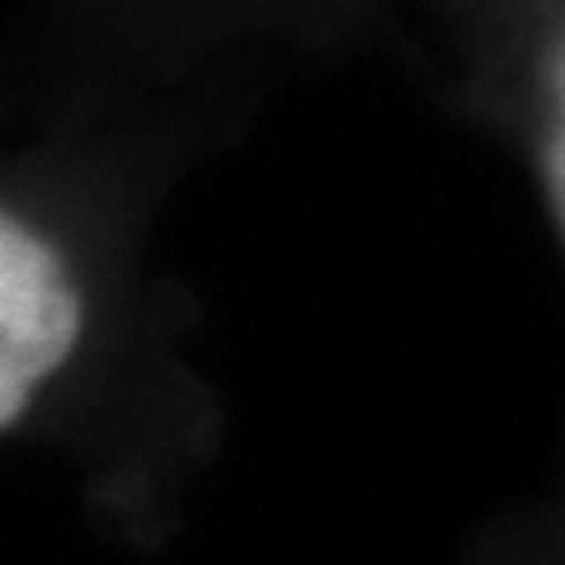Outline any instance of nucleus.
I'll return each instance as SVG.
<instances>
[{"mask_svg":"<svg viewBox=\"0 0 565 565\" xmlns=\"http://www.w3.org/2000/svg\"><path fill=\"white\" fill-rule=\"evenodd\" d=\"M85 302L62 255L24 217L0 222V424L14 429L81 344Z\"/></svg>","mask_w":565,"mask_h":565,"instance_id":"nucleus-1","label":"nucleus"},{"mask_svg":"<svg viewBox=\"0 0 565 565\" xmlns=\"http://www.w3.org/2000/svg\"><path fill=\"white\" fill-rule=\"evenodd\" d=\"M542 174H546V203L556 212V226L565 236V47L552 57V128L542 147Z\"/></svg>","mask_w":565,"mask_h":565,"instance_id":"nucleus-2","label":"nucleus"}]
</instances>
